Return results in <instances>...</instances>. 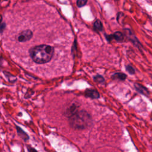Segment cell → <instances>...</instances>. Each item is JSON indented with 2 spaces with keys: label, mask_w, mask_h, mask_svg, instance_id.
<instances>
[{
  "label": "cell",
  "mask_w": 152,
  "mask_h": 152,
  "mask_svg": "<svg viewBox=\"0 0 152 152\" xmlns=\"http://www.w3.org/2000/svg\"><path fill=\"white\" fill-rule=\"evenodd\" d=\"M54 49L48 45H40L29 50V54L33 61L42 64L50 62L53 57Z\"/></svg>",
  "instance_id": "6da1fadb"
},
{
  "label": "cell",
  "mask_w": 152,
  "mask_h": 152,
  "mask_svg": "<svg viewBox=\"0 0 152 152\" xmlns=\"http://www.w3.org/2000/svg\"><path fill=\"white\" fill-rule=\"evenodd\" d=\"M70 127L76 130H83L89 127L92 124L91 115L86 111H78L68 118Z\"/></svg>",
  "instance_id": "7a4b0ae2"
},
{
  "label": "cell",
  "mask_w": 152,
  "mask_h": 152,
  "mask_svg": "<svg viewBox=\"0 0 152 152\" xmlns=\"http://www.w3.org/2000/svg\"><path fill=\"white\" fill-rule=\"evenodd\" d=\"M33 37V32L29 29L23 30L16 36L17 40L20 42H26L29 41Z\"/></svg>",
  "instance_id": "3957f363"
},
{
  "label": "cell",
  "mask_w": 152,
  "mask_h": 152,
  "mask_svg": "<svg viewBox=\"0 0 152 152\" xmlns=\"http://www.w3.org/2000/svg\"><path fill=\"white\" fill-rule=\"evenodd\" d=\"M79 110V106L75 104V103H72L67 108V109L66 110L65 112V115L69 118L71 116H72L73 115H74L75 113L77 112Z\"/></svg>",
  "instance_id": "277c9868"
},
{
  "label": "cell",
  "mask_w": 152,
  "mask_h": 152,
  "mask_svg": "<svg viewBox=\"0 0 152 152\" xmlns=\"http://www.w3.org/2000/svg\"><path fill=\"white\" fill-rule=\"evenodd\" d=\"M106 39L108 40L109 41H110L111 40L114 39V40H116L117 42H121L124 40V36L123 34L121 32H115L113 35L106 36Z\"/></svg>",
  "instance_id": "5b68a950"
},
{
  "label": "cell",
  "mask_w": 152,
  "mask_h": 152,
  "mask_svg": "<svg viewBox=\"0 0 152 152\" xmlns=\"http://www.w3.org/2000/svg\"><path fill=\"white\" fill-rule=\"evenodd\" d=\"M84 95L87 98H89L91 99H98L100 97V94L96 90L92 89H87L85 91Z\"/></svg>",
  "instance_id": "8992f818"
},
{
  "label": "cell",
  "mask_w": 152,
  "mask_h": 152,
  "mask_svg": "<svg viewBox=\"0 0 152 152\" xmlns=\"http://www.w3.org/2000/svg\"><path fill=\"white\" fill-rule=\"evenodd\" d=\"M134 87H135V89L137 90V91L139 92V93H140L141 94H143L145 96H147L149 95V92L148 90L145 87L143 86L142 85L138 84V83H135Z\"/></svg>",
  "instance_id": "52a82bcc"
},
{
  "label": "cell",
  "mask_w": 152,
  "mask_h": 152,
  "mask_svg": "<svg viewBox=\"0 0 152 152\" xmlns=\"http://www.w3.org/2000/svg\"><path fill=\"white\" fill-rule=\"evenodd\" d=\"M16 129H17V132L20 137L24 142H27L29 139V135L19 127L16 126Z\"/></svg>",
  "instance_id": "ba28073f"
},
{
  "label": "cell",
  "mask_w": 152,
  "mask_h": 152,
  "mask_svg": "<svg viewBox=\"0 0 152 152\" xmlns=\"http://www.w3.org/2000/svg\"><path fill=\"white\" fill-rule=\"evenodd\" d=\"M112 78L115 80L124 81L127 79V75L123 73H116L112 75Z\"/></svg>",
  "instance_id": "9c48e42d"
},
{
  "label": "cell",
  "mask_w": 152,
  "mask_h": 152,
  "mask_svg": "<svg viewBox=\"0 0 152 152\" xmlns=\"http://www.w3.org/2000/svg\"><path fill=\"white\" fill-rule=\"evenodd\" d=\"M93 27H94V29L97 32L102 31V29H103V25H102V23L100 22V20H96L93 24Z\"/></svg>",
  "instance_id": "30bf717a"
},
{
  "label": "cell",
  "mask_w": 152,
  "mask_h": 152,
  "mask_svg": "<svg viewBox=\"0 0 152 152\" xmlns=\"http://www.w3.org/2000/svg\"><path fill=\"white\" fill-rule=\"evenodd\" d=\"M93 80H95V82H98L99 83H102L103 82H105V79L103 78V76L100 75H98L95 76L93 77Z\"/></svg>",
  "instance_id": "8fae6325"
},
{
  "label": "cell",
  "mask_w": 152,
  "mask_h": 152,
  "mask_svg": "<svg viewBox=\"0 0 152 152\" xmlns=\"http://www.w3.org/2000/svg\"><path fill=\"white\" fill-rule=\"evenodd\" d=\"M87 3V0H79L77 1V6L79 7H84Z\"/></svg>",
  "instance_id": "7c38bea8"
},
{
  "label": "cell",
  "mask_w": 152,
  "mask_h": 152,
  "mask_svg": "<svg viewBox=\"0 0 152 152\" xmlns=\"http://www.w3.org/2000/svg\"><path fill=\"white\" fill-rule=\"evenodd\" d=\"M126 70L131 74H134L135 72L134 68L131 66H130V65H128L126 67Z\"/></svg>",
  "instance_id": "4fadbf2b"
},
{
  "label": "cell",
  "mask_w": 152,
  "mask_h": 152,
  "mask_svg": "<svg viewBox=\"0 0 152 152\" xmlns=\"http://www.w3.org/2000/svg\"><path fill=\"white\" fill-rule=\"evenodd\" d=\"M27 149L28 152H38V151L33 147H32L30 146H27Z\"/></svg>",
  "instance_id": "5bb4252c"
},
{
  "label": "cell",
  "mask_w": 152,
  "mask_h": 152,
  "mask_svg": "<svg viewBox=\"0 0 152 152\" xmlns=\"http://www.w3.org/2000/svg\"><path fill=\"white\" fill-rule=\"evenodd\" d=\"M1 22H2V16H0V28H1Z\"/></svg>",
  "instance_id": "9a60e30c"
}]
</instances>
